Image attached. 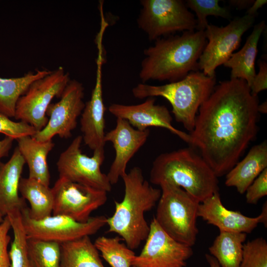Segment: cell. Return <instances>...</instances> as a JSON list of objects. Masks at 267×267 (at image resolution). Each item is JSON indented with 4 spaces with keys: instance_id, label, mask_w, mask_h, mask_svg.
I'll return each instance as SVG.
<instances>
[{
    "instance_id": "cb8c5ba5",
    "label": "cell",
    "mask_w": 267,
    "mask_h": 267,
    "mask_svg": "<svg viewBox=\"0 0 267 267\" xmlns=\"http://www.w3.org/2000/svg\"><path fill=\"white\" fill-rule=\"evenodd\" d=\"M51 71L36 70L23 76L16 78L0 77V111L10 118H14L16 103L30 85L35 81L44 77Z\"/></svg>"
},
{
    "instance_id": "6da1fadb",
    "label": "cell",
    "mask_w": 267,
    "mask_h": 267,
    "mask_svg": "<svg viewBox=\"0 0 267 267\" xmlns=\"http://www.w3.org/2000/svg\"><path fill=\"white\" fill-rule=\"evenodd\" d=\"M259 104L245 81L230 79L216 85L199 108L189 144L218 178L233 168L255 137Z\"/></svg>"
},
{
    "instance_id": "8d00e7d4",
    "label": "cell",
    "mask_w": 267,
    "mask_h": 267,
    "mask_svg": "<svg viewBox=\"0 0 267 267\" xmlns=\"http://www.w3.org/2000/svg\"><path fill=\"white\" fill-rule=\"evenodd\" d=\"M267 3V0H256L253 4L248 8L246 14L257 16L258 10Z\"/></svg>"
},
{
    "instance_id": "ba28073f",
    "label": "cell",
    "mask_w": 267,
    "mask_h": 267,
    "mask_svg": "<svg viewBox=\"0 0 267 267\" xmlns=\"http://www.w3.org/2000/svg\"><path fill=\"white\" fill-rule=\"evenodd\" d=\"M70 75L63 67L33 82L18 100L14 118L34 127L37 132L46 125V112L55 97H60L70 81Z\"/></svg>"
},
{
    "instance_id": "74e56055",
    "label": "cell",
    "mask_w": 267,
    "mask_h": 267,
    "mask_svg": "<svg viewBox=\"0 0 267 267\" xmlns=\"http://www.w3.org/2000/svg\"><path fill=\"white\" fill-rule=\"evenodd\" d=\"M254 0H230L229 3L238 9L248 8L254 2Z\"/></svg>"
},
{
    "instance_id": "d6986e66",
    "label": "cell",
    "mask_w": 267,
    "mask_h": 267,
    "mask_svg": "<svg viewBox=\"0 0 267 267\" xmlns=\"http://www.w3.org/2000/svg\"><path fill=\"white\" fill-rule=\"evenodd\" d=\"M25 160L17 147L5 163L0 162V211L5 217L15 210L26 207L25 200L19 195V185Z\"/></svg>"
},
{
    "instance_id": "e575fe53",
    "label": "cell",
    "mask_w": 267,
    "mask_h": 267,
    "mask_svg": "<svg viewBox=\"0 0 267 267\" xmlns=\"http://www.w3.org/2000/svg\"><path fill=\"white\" fill-rule=\"evenodd\" d=\"M259 72L254 78L250 87L251 93L255 96L267 88V58L260 59L258 62Z\"/></svg>"
},
{
    "instance_id": "9a60e30c",
    "label": "cell",
    "mask_w": 267,
    "mask_h": 267,
    "mask_svg": "<svg viewBox=\"0 0 267 267\" xmlns=\"http://www.w3.org/2000/svg\"><path fill=\"white\" fill-rule=\"evenodd\" d=\"M109 111L117 118L127 121L134 128L145 131L149 127H155L166 129L189 144V134L175 128L173 118L164 105L155 104V97L147 98L143 102L135 105L111 104Z\"/></svg>"
},
{
    "instance_id": "3957f363",
    "label": "cell",
    "mask_w": 267,
    "mask_h": 267,
    "mask_svg": "<svg viewBox=\"0 0 267 267\" xmlns=\"http://www.w3.org/2000/svg\"><path fill=\"white\" fill-rule=\"evenodd\" d=\"M125 186L124 196L121 202L115 201V210L107 219L108 232L118 234L132 250L146 240L150 230L144 213L151 210L161 194L144 179L142 170L133 168L121 178Z\"/></svg>"
},
{
    "instance_id": "7c38bea8",
    "label": "cell",
    "mask_w": 267,
    "mask_h": 267,
    "mask_svg": "<svg viewBox=\"0 0 267 267\" xmlns=\"http://www.w3.org/2000/svg\"><path fill=\"white\" fill-rule=\"evenodd\" d=\"M53 215H64L81 222H87L91 213L103 206L107 192L59 178L51 188Z\"/></svg>"
},
{
    "instance_id": "d590c367",
    "label": "cell",
    "mask_w": 267,
    "mask_h": 267,
    "mask_svg": "<svg viewBox=\"0 0 267 267\" xmlns=\"http://www.w3.org/2000/svg\"><path fill=\"white\" fill-rule=\"evenodd\" d=\"M13 140L12 138L7 136L0 139V161L2 158L8 156Z\"/></svg>"
},
{
    "instance_id": "d4e9b609",
    "label": "cell",
    "mask_w": 267,
    "mask_h": 267,
    "mask_svg": "<svg viewBox=\"0 0 267 267\" xmlns=\"http://www.w3.org/2000/svg\"><path fill=\"white\" fill-rule=\"evenodd\" d=\"M19 192L30 203L28 213L31 218L39 220L51 216L53 198L49 186L35 179L24 178L20 180Z\"/></svg>"
},
{
    "instance_id": "1f68e13d",
    "label": "cell",
    "mask_w": 267,
    "mask_h": 267,
    "mask_svg": "<svg viewBox=\"0 0 267 267\" xmlns=\"http://www.w3.org/2000/svg\"><path fill=\"white\" fill-rule=\"evenodd\" d=\"M37 131L30 125L23 121H14L0 111V134L13 139L25 136H34Z\"/></svg>"
},
{
    "instance_id": "2e32d148",
    "label": "cell",
    "mask_w": 267,
    "mask_h": 267,
    "mask_svg": "<svg viewBox=\"0 0 267 267\" xmlns=\"http://www.w3.org/2000/svg\"><path fill=\"white\" fill-rule=\"evenodd\" d=\"M97 49L95 83L90 99L85 103L80 119L83 141L93 151L104 149L106 143L104 141L106 108L103 102L102 84V66L104 57L103 46L99 45Z\"/></svg>"
},
{
    "instance_id": "5b68a950",
    "label": "cell",
    "mask_w": 267,
    "mask_h": 267,
    "mask_svg": "<svg viewBox=\"0 0 267 267\" xmlns=\"http://www.w3.org/2000/svg\"><path fill=\"white\" fill-rule=\"evenodd\" d=\"M216 83V76H209L202 71H192L183 79L162 85L137 84L132 89L138 99L160 96L172 107L177 122L191 132L199 108L212 92Z\"/></svg>"
},
{
    "instance_id": "60d3db41",
    "label": "cell",
    "mask_w": 267,
    "mask_h": 267,
    "mask_svg": "<svg viewBox=\"0 0 267 267\" xmlns=\"http://www.w3.org/2000/svg\"><path fill=\"white\" fill-rule=\"evenodd\" d=\"M4 217L0 211V224L3 222Z\"/></svg>"
},
{
    "instance_id": "7402d4cb",
    "label": "cell",
    "mask_w": 267,
    "mask_h": 267,
    "mask_svg": "<svg viewBox=\"0 0 267 267\" xmlns=\"http://www.w3.org/2000/svg\"><path fill=\"white\" fill-rule=\"evenodd\" d=\"M16 140L17 147L28 167V177L49 186L50 176L47 157L54 143L52 140L41 141L30 135L21 137Z\"/></svg>"
},
{
    "instance_id": "484cf974",
    "label": "cell",
    "mask_w": 267,
    "mask_h": 267,
    "mask_svg": "<svg viewBox=\"0 0 267 267\" xmlns=\"http://www.w3.org/2000/svg\"><path fill=\"white\" fill-rule=\"evenodd\" d=\"M220 231L209 248L211 255L216 259L221 267H240L247 234Z\"/></svg>"
},
{
    "instance_id": "f35d334b",
    "label": "cell",
    "mask_w": 267,
    "mask_h": 267,
    "mask_svg": "<svg viewBox=\"0 0 267 267\" xmlns=\"http://www.w3.org/2000/svg\"><path fill=\"white\" fill-rule=\"evenodd\" d=\"M206 260L210 267H221L216 259L212 256L209 254H206Z\"/></svg>"
},
{
    "instance_id": "ac0fdd59",
    "label": "cell",
    "mask_w": 267,
    "mask_h": 267,
    "mask_svg": "<svg viewBox=\"0 0 267 267\" xmlns=\"http://www.w3.org/2000/svg\"><path fill=\"white\" fill-rule=\"evenodd\" d=\"M197 217L217 226L220 231L250 233L260 223L267 227V202L264 203L258 216L249 217L226 208L218 191L199 203Z\"/></svg>"
},
{
    "instance_id": "ffe728a7",
    "label": "cell",
    "mask_w": 267,
    "mask_h": 267,
    "mask_svg": "<svg viewBox=\"0 0 267 267\" xmlns=\"http://www.w3.org/2000/svg\"><path fill=\"white\" fill-rule=\"evenodd\" d=\"M267 168V142L253 146L246 156L225 175V184L244 194L257 177Z\"/></svg>"
},
{
    "instance_id": "7a4b0ae2",
    "label": "cell",
    "mask_w": 267,
    "mask_h": 267,
    "mask_svg": "<svg viewBox=\"0 0 267 267\" xmlns=\"http://www.w3.org/2000/svg\"><path fill=\"white\" fill-rule=\"evenodd\" d=\"M207 43L205 32L196 30L155 40L143 51L139 72L141 83L149 80L174 82L199 71V59Z\"/></svg>"
},
{
    "instance_id": "4dcf8cb0",
    "label": "cell",
    "mask_w": 267,
    "mask_h": 267,
    "mask_svg": "<svg viewBox=\"0 0 267 267\" xmlns=\"http://www.w3.org/2000/svg\"><path fill=\"white\" fill-rule=\"evenodd\" d=\"M240 267H267V242L258 237L244 244Z\"/></svg>"
},
{
    "instance_id": "8992f818",
    "label": "cell",
    "mask_w": 267,
    "mask_h": 267,
    "mask_svg": "<svg viewBox=\"0 0 267 267\" xmlns=\"http://www.w3.org/2000/svg\"><path fill=\"white\" fill-rule=\"evenodd\" d=\"M159 186L161 194L154 217L160 226L176 241L192 247L196 242L200 202L181 187L168 182Z\"/></svg>"
},
{
    "instance_id": "5bb4252c",
    "label": "cell",
    "mask_w": 267,
    "mask_h": 267,
    "mask_svg": "<svg viewBox=\"0 0 267 267\" xmlns=\"http://www.w3.org/2000/svg\"><path fill=\"white\" fill-rule=\"evenodd\" d=\"M139 255L131 260L132 267H186L192 256L191 247L179 242L160 226L155 218Z\"/></svg>"
},
{
    "instance_id": "4fadbf2b",
    "label": "cell",
    "mask_w": 267,
    "mask_h": 267,
    "mask_svg": "<svg viewBox=\"0 0 267 267\" xmlns=\"http://www.w3.org/2000/svg\"><path fill=\"white\" fill-rule=\"evenodd\" d=\"M84 97L82 84L76 80H70L60 100L48 107L46 115L49 119L46 125L33 136L41 141L51 140L56 135L63 138L70 137L85 107Z\"/></svg>"
},
{
    "instance_id": "f546056e",
    "label": "cell",
    "mask_w": 267,
    "mask_h": 267,
    "mask_svg": "<svg viewBox=\"0 0 267 267\" xmlns=\"http://www.w3.org/2000/svg\"><path fill=\"white\" fill-rule=\"evenodd\" d=\"M219 0H187L185 3L188 8L196 15V31H204L209 25L208 16L220 17L230 21L231 14L229 9L222 6Z\"/></svg>"
},
{
    "instance_id": "4316f807",
    "label": "cell",
    "mask_w": 267,
    "mask_h": 267,
    "mask_svg": "<svg viewBox=\"0 0 267 267\" xmlns=\"http://www.w3.org/2000/svg\"><path fill=\"white\" fill-rule=\"evenodd\" d=\"M121 240L119 236H102L97 238L93 244L111 267H132L131 260L135 256V253L126 244L121 242Z\"/></svg>"
},
{
    "instance_id": "277c9868",
    "label": "cell",
    "mask_w": 267,
    "mask_h": 267,
    "mask_svg": "<svg viewBox=\"0 0 267 267\" xmlns=\"http://www.w3.org/2000/svg\"><path fill=\"white\" fill-rule=\"evenodd\" d=\"M150 182L179 186L200 203L219 191L218 177L195 149L186 147L160 154L154 160Z\"/></svg>"
},
{
    "instance_id": "ab89813d",
    "label": "cell",
    "mask_w": 267,
    "mask_h": 267,
    "mask_svg": "<svg viewBox=\"0 0 267 267\" xmlns=\"http://www.w3.org/2000/svg\"><path fill=\"white\" fill-rule=\"evenodd\" d=\"M258 111L259 113L266 114L267 112V102L265 101L258 106Z\"/></svg>"
},
{
    "instance_id": "d6a6232c",
    "label": "cell",
    "mask_w": 267,
    "mask_h": 267,
    "mask_svg": "<svg viewBox=\"0 0 267 267\" xmlns=\"http://www.w3.org/2000/svg\"><path fill=\"white\" fill-rule=\"evenodd\" d=\"M245 193L246 202L251 204H257L267 195V168L257 177Z\"/></svg>"
},
{
    "instance_id": "30bf717a",
    "label": "cell",
    "mask_w": 267,
    "mask_h": 267,
    "mask_svg": "<svg viewBox=\"0 0 267 267\" xmlns=\"http://www.w3.org/2000/svg\"><path fill=\"white\" fill-rule=\"evenodd\" d=\"M21 219L27 238L52 241L60 244L96 233L107 224L104 216L90 217L85 222L64 215H53L41 220L31 218L28 208L21 211Z\"/></svg>"
},
{
    "instance_id": "f1b7e54d",
    "label": "cell",
    "mask_w": 267,
    "mask_h": 267,
    "mask_svg": "<svg viewBox=\"0 0 267 267\" xmlns=\"http://www.w3.org/2000/svg\"><path fill=\"white\" fill-rule=\"evenodd\" d=\"M29 257L34 267H60V244L35 238L27 239Z\"/></svg>"
},
{
    "instance_id": "8fae6325",
    "label": "cell",
    "mask_w": 267,
    "mask_h": 267,
    "mask_svg": "<svg viewBox=\"0 0 267 267\" xmlns=\"http://www.w3.org/2000/svg\"><path fill=\"white\" fill-rule=\"evenodd\" d=\"M82 135L74 138L60 155L56 163L59 178L105 191H111L112 185L107 175L101 171L104 160V149L93 151L92 156L83 153Z\"/></svg>"
},
{
    "instance_id": "44dd1931",
    "label": "cell",
    "mask_w": 267,
    "mask_h": 267,
    "mask_svg": "<svg viewBox=\"0 0 267 267\" xmlns=\"http://www.w3.org/2000/svg\"><path fill=\"white\" fill-rule=\"evenodd\" d=\"M265 28L264 20L255 25L242 48L233 53L223 64L231 69L230 79H242L250 88L256 74L255 65L258 43Z\"/></svg>"
},
{
    "instance_id": "836d02e7",
    "label": "cell",
    "mask_w": 267,
    "mask_h": 267,
    "mask_svg": "<svg viewBox=\"0 0 267 267\" xmlns=\"http://www.w3.org/2000/svg\"><path fill=\"white\" fill-rule=\"evenodd\" d=\"M11 229L10 221L7 216L4 218L0 224V267H10V260L8 251V246L10 241L8 235Z\"/></svg>"
},
{
    "instance_id": "e0dca14e",
    "label": "cell",
    "mask_w": 267,
    "mask_h": 267,
    "mask_svg": "<svg viewBox=\"0 0 267 267\" xmlns=\"http://www.w3.org/2000/svg\"><path fill=\"white\" fill-rule=\"evenodd\" d=\"M150 134L148 129L139 131L127 121L117 118L114 129L105 134V142H110L115 151V158L107 176L111 185L126 173L128 163L144 144Z\"/></svg>"
},
{
    "instance_id": "603a6c76",
    "label": "cell",
    "mask_w": 267,
    "mask_h": 267,
    "mask_svg": "<svg viewBox=\"0 0 267 267\" xmlns=\"http://www.w3.org/2000/svg\"><path fill=\"white\" fill-rule=\"evenodd\" d=\"M60 247V267H105L89 236L61 243Z\"/></svg>"
},
{
    "instance_id": "9c48e42d",
    "label": "cell",
    "mask_w": 267,
    "mask_h": 267,
    "mask_svg": "<svg viewBox=\"0 0 267 267\" xmlns=\"http://www.w3.org/2000/svg\"><path fill=\"white\" fill-rule=\"evenodd\" d=\"M255 18L246 14L225 26L209 24L204 31L207 43L199 59L198 70L207 76L215 75L216 68L229 59L239 47L243 34L254 26Z\"/></svg>"
},
{
    "instance_id": "83f0119b",
    "label": "cell",
    "mask_w": 267,
    "mask_h": 267,
    "mask_svg": "<svg viewBox=\"0 0 267 267\" xmlns=\"http://www.w3.org/2000/svg\"><path fill=\"white\" fill-rule=\"evenodd\" d=\"M10 222L13 233L9 256L10 267H34L27 249V236L21 219V211L14 210L6 215Z\"/></svg>"
},
{
    "instance_id": "52a82bcc",
    "label": "cell",
    "mask_w": 267,
    "mask_h": 267,
    "mask_svg": "<svg viewBox=\"0 0 267 267\" xmlns=\"http://www.w3.org/2000/svg\"><path fill=\"white\" fill-rule=\"evenodd\" d=\"M137 19L138 28L149 40L172 35L177 32L195 31L194 15L181 0H141Z\"/></svg>"
}]
</instances>
